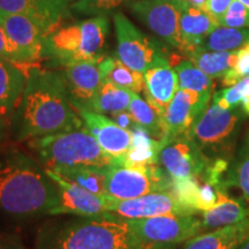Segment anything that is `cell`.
I'll return each mask as SVG.
<instances>
[{"instance_id": "cell-1", "label": "cell", "mask_w": 249, "mask_h": 249, "mask_svg": "<svg viewBox=\"0 0 249 249\" xmlns=\"http://www.w3.org/2000/svg\"><path fill=\"white\" fill-rule=\"evenodd\" d=\"M85 127L71 103L61 74L29 70L23 96L12 118V130L18 141Z\"/></svg>"}, {"instance_id": "cell-2", "label": "cell", "mask_w": 249, "mask_h": 249, "mask_svg": "<svg viewBox=\"0 0 249 249\" xmlns=\"http://www.w3.org/2000/svg\"><path fill=\"white\" fill-rule=\"evenodd\" d=\"M58 204L57 185L30 156L14 150L0 157V210L33 217L49 214Z\"/></svg>"}, {"instance_id": "cell-3", "label": "cell", "mask_w": 249, "mask_h": 249, "mask_svg": "<svg viewBox=\"0 0 249 249\" xmlns=\"http://www.w3.org/2000/svg\"><path fill=\"white\" fill-rule=\"evenodd\" d=\"M37 249H152V244L140 240L126 218L104 213L49 227Z\"/></svg>"}, {"instance_id": "cell-4", "label": "cell", "mask_w": 249, "mask_h": 249, "mask_svg": "<svg viewBox=\"0 0 249 249\" xmlns=\"http://www.w3.org/2000/svg\"><path fill=\"white\" fill-rule=\"evenodd\" d=\"M29 148L48 170L119 164L103 150L86 127L31 139Z\"/></svg>"}, {"instance_id": "cell-5", "label": "cell", "mask_w": 249, "mask_h": 249, "mask_svg": "<svg viewBox=\"0 0 249 249\" xmlns=\"http://www.w3.org/2000/svg\"><path fill=\"white\" fill-rule=\"evenodd\" d=\"M108 35V20L104 15L58 28L44 42V52L60 66L80 61L99 64L105 39Z\"/></svg>"}, {"instance_id": "cell-6", "label": "cell", "mask_w": 249, "mask_h": 249, "mask_svg": "<svg viewBox=\"0 0 249 249\" xmlns=\"http://www.w3.org/2000/svg\"><path fill=\"white\" fill-rule=\"evenodd\" d=\"M246 117L241 107L225 110L211 103L193 124L188 135L211 160H232Z\"/></svg>"}, {"instance_id": "cell-7", "label": "cell", "mask_w": 249, "mask_h": 249, "mask_svg": "<svg viewBox=\"0 0 249 249\" xmlns=\"http://www.w3.org/2000/svg\"><path fill=\"white\" fill-rule=\"evenodd\" d=\"M117 35V57L132 70L144 73L152 67L171 65L166 50L157 40L139 30L123 13L113 15Z\"/></svg>"}, {"instance_id": "cell-8", "label": "cell", "mask_w": 249, "mask_h": 249, "mask_svg": "<svg viewBox=\"0 0 249 249\" xmlns=\"http://www.w3.org/2000/svg\"><path fill=\"white\" fill-rule=\"evenodd\" d=\"M173 180L158 165L124 166L116 164L105 178V194L117 200H130L150 193L172 189Z\"/></svg>"}, {"instance_id": "cell-9", "label": "cell", "mask_w": 249, "mask_h": 249, "mask_svg": "<svg viewBox=\"0 0 249 249\" xmlns=\"http://www.w3.org/2000/svg\"><path fill=\"white\" fill-rule=\"evenodd\" d=\"M126 220L144 244L178 245L202 231V219L195 214H164Z\"/></svg>"}, {"instance_id": "cell-10", "label": "cell", "mask_w": 249, "mask_h": 249, "mask_svg": "<svg viewBox=\"0 0 249 249\" xmlns=\"http://www.w3.org/2000/svg\"><path fill=\"white\" fill-rule=\"evenodd\" d=\"M183 4V0H138L130 4V8L152 33L182 51L179 21Z\"/></svg>"}, {"instance_id": "cell-11", "label": "cell", "mask_w": 249, "mask_h": 249, "mask_svg": "<svg viewBox=\"0 0 249 249\" xmlns=\"http://www.w3.org/2000/svg\"><path fill=\"white\" fill-rule=\"evenodd\" d=\"M213 92H197L179 88L165 110L164 145L182 135H188L193 124L207 108Z\"/></svg>"}, {"instance_id": "cell-12", "label": "cell", "mask_w": 249, "mask_h": 249, "mask_svg": "<svg viewBox=\"0 0 249 249\" xmlns=\"http://www.w3.org/2000/svg\"><path fill=\"white\" fill-rule=\"evenodd\" d=\"M197 211L186 207L172 191L150 193L130 200H117L108 196L107 213L126 219H139L164 214H195Z\"/></svg>"}, {"instance_id": "cell-13", "label": "cell", "mask_w": 249, "mask_h": 249, "mask_svg": "<svg viewBox=\"0 0 249 249\" xmlns=\"http://www.w3.org/2000/svg\"><path fill=\"white\" fill-rule=\"evenodd\" d=\"M160 163L172 179L195 177L201 179L211 160L189 135H182L164 145Z\"/></svg>"}, {"instance_id": "cell-14", "label": "cell", "mask_w": 249, "mask_h": 249, "mask_svg": "<svg viewBox=\"0 0 249 249\" xmlns=\"http://www.w3.org/2000/svg\"><path fill=\"white\" fill-rule=\"evenodd\" d=\"M48 176L55 182L59 192V204L49 214L71 213L83 217L107 213L108 196L96 195L75 183L68 181L53 171L45 169Z\"/></svg>"}, {"instance_id": "cell-15", "label": "cell", "mask_w": 249, "mask_h": 249, "mask_svg": "<svg viewBox=\"0 0 249 249\" xmlns=\"http://www.w3.org/2000/svg\"><path fill=\"white\" fill-rule=\"evenodd\" d=\"M83 120L85 127L92 134L103 150L121 165L124 157L130 149L133 134L121 128L111 118L83 107H73Z\"/></svg>"}, {"instance_id": "cell-16", "label": "cell", "mask_w": 249, "mask_h": 249, "mask_svg": "<svg viewBox=\"0 0 249 249\" xmlns=\"http://www.w3.org/2000/svg\"><path fill=\"white\" fill-rule=\"evenodd\" d=\"M0 23L14 44L27 55L30 64L42 58L46 34L35 20L23 14L0 11Z\"/></svg>"}, {"instance_id": "cell-17", "label": "cell", "mask_w": 249, "mask_h": 249, "mask_svg": "<svg viewBox=\"0 0 249 249\" xmlns=\"http://www.w3.org/2000/svg\"><path fill=\"white\" fill-rule=\"evenodd\" d=\"M61 74L73 107L89 108L102 83L98 64L80 61L65 65Z\"/></svg>"}, {"instance_id": "cell-18", "label": "cell", "mask_w": 249, "mask_h": 249, "mask_svg": "<svg viewBox=\"0 0 249 249\" xmlns=\"http://www.w3.org/2000/svg\"><path fill=\"white\" fill-rule=\"evenodd\" d=\"M144 81L147 102L164 117L165 110L179 89L176 70L171 65L152 67L144 73Z\"/></svg>"}, {"instance_id": "cell-19", "label": "cell", "mask_w": 249, "mask_h": 249, "mask_svg": "<svg viewBox=\"0 0 249 249\" xmlns=\"http://www.w3.org/2000/svg\"><path fill=\"white\" fill-rule=\"evenodd\" d=\"M29 71L23 65L0 58V113L13 118L26 89Z\"/></svg>"}, {"instance_id": "cell-20", "label": "cell", "mask_w": 249, "mask_h": 249, "mask_svg": "<svg viewBox=\"0 0 249 249\" xmlns=\"http://www.w3.org/2000/svg\"><path fill=\"white\" fill-rule=\"evenodd\" d=\"M218 26V21L209 13L185 2L179 21L182 52L187 54L193 50L200 48L207 36Z\"/></svg>"}, {"instance_id": "cell-21", "label": "cell", "mask_w": 249, "mask_h": 249, "mask_svg": "<svg viewBox=\"0 0 249 249\" xmlns=\"http://www.w3.org/2000/svg\"><path fill=\"white\" fill-rule=\"evenodd\" d=\"M216 188L218 200L210 210L203 211L202 216V231L219 229V227L233 225L249 218V207L244 201L229 196L227 188L218 185Z\"/></svg>"}, {"instance_id": "cell-22", "label": "cell", "mask_w": 249, "mask_h": 249, "mask_svg": "<svg viewBox=\"0 0 249 249\" xmlns=\"http://www.w3.org/2000/svg\"><path fill=\"white\" fill-rule=\"evenodd\" d=\"M249 235V218L233 224L197 234L186 241L182 249H236Z\"/></svg>"}, {"instance_id": "cell-23", "label": "cell", "mask_w": 249, "mask_h": 249, "mask_svg": "<svg viewBox=\"0 0 249 249\" xmlns=\"http://www.w3.org/2000/svg\"><path fill=\"white\" fill-rule=\"evenodd\" d=\"M102 81L140 93L145 90L144 75L124 65L118 57L103 58L98 64Z\"/></svg>"}, {"instance_id": "cell-24", "label": "cell", "mask_w": 249, "mask_h": 249, "mask_svg": "<svg viewBox=\"0 0 249 249\" xmlns=\"http://www.w3.org/2000/svg\"><path fill=\"white\" fill-rule=\"evenodd\" d=\"M133 141L130 149L124 157L121 165L124 166H149L160 163V155L164 143L151 138L139 126L133 130Z\"/></svg>"}, {"instance_id": "cell-25", "label": "cell", "mask_w": 249, "mask_h": 249, "mask_svg": "<svg viewBox=\"0 0 249 249\" xmlns=\"http://www.w3.org/2000/svg\"><path fill=\"white\" fill-rule=\"evenodd\" d=\"M188 60L196 65L200 70L211 77H223L231 68L234 67L238 50L236 51H208L197 48L187 53Z\"/></svg>"}, {"instance_id": "cell-26", "label": "cell", "mask_w": 249, "mask_h": 249, "mask_svg": "<svg viewBox=\"0 0 249 249\" xmlns=\"http://www.w3.org/2000/svg\"><path fill=\"white\" fill-rule=\"evenodd\" d=\"M111 166L112 165L110 166L65 167V169L54 170L53 172L93 194L107 196L105 194V178Z\"/></svg>"}, {"instance_id": "cell-27", "label": "cell", "mask_w": 249, "mask_h": 249, "mask_svg": "<svg viewBox=\"0 0 249 249\" xmlns=\"http://www.w3.org/2000/svg\"><path fill=\"white\" fill-rule=\"evenodd\" d=\"M132 96L133 91L130 90L119 88L110 82L102 81L89 108L101 114L128 111Z\"/></svg>"}, {"instance_id": "cell-28", "label": "cell", "mask_w": 249, "mask_h": 249, "mask_svg": "<svg viewBox=\"0 0 249 249\" xmlns=\"http://www.w3.org/2000/svg\"><path fill=\"white\" fill-rule=\"evenodd\" d=\"M128 112L136 124H140L151 138L161 142L164 141L165 129L163 117L147 101L140 97L139 93L133 92Z\"/></svg>"}, {"instance_id": "cell-29", "label": "cell", "mask_w": 249, "mask_h": 249, "mask_svg": "<svg viewBox=\"0 0 249 249\" xmlns=\"http://www.w3.org/2000/svg\"><path fill=\"white\" fill-rule=\"evenodd\" d=\"M249 42V28L218 26L203 40L200 48L208 51H236Z\"/></svg>"}, {"instance_id": "cell-30", "label": "cell", "mask_w": 249, "mask_h": 249, "mask_svg": "<svg viewBox=\"0 0 249 249\" xmlns=\"http://www.w3.org/2000/svg\"><path fill=\"white\" fill-rule=\"evenodd\" d=\"M219 185H223L225 188L236 187L242 192L245 198L249 202V144H245L232 160L230 161V166L227 169L223 181Z\"/></svg>"}, {"instance_id": "cell-31", "label": "cell", "mask_w": 249, "mask_h": 249, "mask_svg": "<svg viewBox=\"0 0 249 249\" xmlns=\"http://www.w3.org/2000/svg\"><path fill=\"white\" fill-rule=\"evenodd\" d=\"M179 81V88L188 89L197 92H213V77L205 74L191 60H181L174 65Z\"/></svg>"}, {"instance_id": "cell-32", "label": "cell", "mask_w": 249, "mask_h": 249, "mask_svg": "<svg viewBox=\"0 0 249 249\" xmlns=\"http://www.w3.org/2000/svg\"><path fill=\"white\" fill-rule=\"evenodd\" d=\"M0 11L11 14H23L31 18L43 28L46 37L58 29L51 18L40 8L37 0H0Z\"/></svg>"}, {"instance_id": "cell-33", "label": "cell", "mask_w": 249, "mask_h": 249, "mask_svg": "<svg viewBox=\"0 0 249 249\" xmlns=\"http://www.w3.org/2000/svg\"><path fill=\"white\" fill-rule=\"evenodd\" d=\"M172 193L186 207L197 210L198 194H200V182L198 178L195 177H188V178L172 179Z\"/></svg>"}, {"instance_id": "cell-34", "label": "cell", "mask_w": 249, "mask_h": 249, "mask_svg": "<svg viewBox=\"0 0 249 249\" xmlns=\"http://www.w3.org/2000/svg\"><path fill=\"white\" fill-rule=\"evenodd\" d=\"M129 0H77L70 9L82 15H104Z\"/></svg>"}, {"instance_id": "cell-35", "label": "cell", "mask_w": 249, "mask_h": 249, "mask_svg": "<svg viewBox=\"0 0 249 249\" xmlns=\"http://www.w3.org/2000/svg\"><path fill=\"white\" fill-rule=\"evenodd\" d=\"M246 76H249V42L238 50L234 67L222 77V83L225 87H232Z\"/></svg>"}, {"instance_id": "cell-36", "label": "cell", "mask_w": 249, "mask_h": 249, "mask_svg": "<svg viewBox=\"0 0 249 249\" xmlns=\"http://www.w3.org/2000/svg\"><path fill=\"white\" fill-rule=\"evenodd\" d=\"M219 26L249 28V9L239 0H233L226 13L220 18Z\"/></svg>"}, {"instance_id": "cell-37", "label": "cell", "mask_w": 249, "mask_h": 249, "mask_svg": "<svg viewBox=\"0 0 249 249\" xmlns=\"http://www.w3.org/2000/svg\"><path fill=\"white\" fill-rule=\"evenodd\" d=\"M0 58L23 66L30 64L27 55L9 38L1 23H0Z\"/></svg>"}, {"instance_id": "cell-38", "label": "cell", "mask_w": 249, "mask_h": 249, "mask_svg": "<svg viewBox=\"0 0 249 249\" xmlns=\"http://www.w3.org/2000/svg\"><path fill=\"white\" fill-rule=\"evenodd\" d=\"M211 99H213V103L222 108H225V110L240 107L242 101L240 86H239V83H235L232 87H226L225 89L213 93Z\"/></svg>"}, {"instance_id": "cell-39", "label": "cell", "mask_w": 249, "mask_h": 249, "mask_svg": "<svg viewBox=\"0 0 249 249\" xmlns=\"http://www.w3.org/2000/svg\"><path fill=\"white\" fill-rule=\"evenodd\" d=\"M218 195L216 188L209 182H204L200 187V194H198V202H197V210L198 211H207L210 210L211 208L214 207L217 203Z\"/></svg>"}, {"instance_id": "cell-40", "label": "cell", "mask_w": 249, "mask_h": 249, "mask_svg": "<svg viewBox=\"0 0 249 249\" xmlns=\"http://www.w3.org/2000/svg\"><path fill=\"white\" fill-rule=\"evenodd\" d=\"M233 0H208L207 4V13H209L214 20L219 23L220 18L226 13L227 8L232 4Z\"/></svg>"}, {"instance_id": "cell-41", "label": "cell", "mask_w": 249, "mask_h": 249, "mask_svg": "<svg viewBox=\"0 0 249 249\" xmlns=\"http://www.w3.org/2000/svg\"><path fill=\"white\" fill-rule=\"evenodd\" d=\"M111 119L114 121L117 124H119L121 128L129 130L130 133L133 130H135L140 124H136V121L133 119V117L130 116L128 111H121V112H116V113H111Z\"/></svg>"}, {"instance_id": "cell-42", "label": "cell", "mask_w": 249, "mask_h": 249, "mask_svg": "<svg viewBox=\"0 0 249 249\" xmlns=\"http://www.w3.org/2000/svg\"><path fill=\"white\" fill-rule=\"evenodd\" d=\"M0 249H27L17 235L0 232Z\"/></svg>"}, {"instance_id": "cell-43", "label": "cell", "mask_w": 249, "mask_h": 249, "mask_svg": "<svg viewBox=\"0 0 249 249\" xmlns=\"http://www.w3.org/2000/svg\"><path fill=\"white\" fill-rule=\"evenodd\" d=\"M77 0H53V7H52V13H53V18L55 23H60V20L66 14V12L70 9L71 5Z\"/></svg>"}, {"instance_id": "cell-44", "label": "cell", "mask_w": 249, "mask_h": 249, "mask_svg": "<svg viewBox=\"0 0 249 249\" xmlns=\"http://www.w3.org/2000/svg\"><path fill=\"white\" fill-rule=\"evenodd\" d=\"M12 132V119L0 113V148L8 141Z\"/></svg>"}, {"instance_id": "cell-45", "label": "cell", "mask_w": 249, "mask_h": 249, "mask_svg": "<svg viewBox=\"0 0 249 249\" xmlns=\"http://www.w3.org/2000/svg\"><path fill=\"white\" fill-rule=\"evenodd\" d=\"M239 86L241 89L242 101H241V108L244 110L246 116H249V76H246L244 79L239 81Z\"/></svg>"}, {"instance_id": "cell-46", "label": "cell", "mask_w": 249, "mask_h": 249, "mask_svg": "<svg viewBox=\"0 0 249 249\" xmlns=\"http://www.w3.org/2000/svg\"><path fill=\"white\" fill-rule=\"evenodd\" d=\"M37 2H38L40 8L43 9V11L45 12V14L48 15V17L51 18V21L53 22L55 26L58 27V24L55 23L54 18H53V13H52V7H53V0H37Z\"/></svg>"}, {"instance_id": "cell-47", "label": "cell", "mask_w": 249, "mask_h": 249, "mask_svg": "<svg viewBox=\"0 0 249 249\" xmlns=\"http://www.w3.org/2000/svg\"><path fill=\"white\" fill-rule=\"evenodd\" d=\"M183 1L187 2L188 5L193 6V7L203 9V11H207V4L208 0H183Z\"/></svg>"}, {"instance_id": "cell-48", "label": "cell", "mask_w": 249, "mask_h": 249, "mask_svg": "<svg viewBox=\"0 0 249 249\" xmlns=\"http://www.w3.org/2000/svg\"><path fill=\"white\" fill-rule=\"evenodd\" d=\"M236 249H249V235L241 242L240 245H239V247Z\"/></svg>"}, {"instance_id": "cell-49", "label": "cell", "mask_w": 249, "mask_h": 249, "mask_svg": "<svg viewBox=\"0 0 249 249\" xmlns=\"http://www.w3.org/2000/svg\"><path fill=\"white\" fill-rule=\"evenodd\" d=\"M239 1H241L242 4H244L246 7H247L249 9V0H239Z\"/></svg>"}, {"instance_id": "cell-50", "label": "cell", "mask_w": 249, "mask_h": 249, "mask_svg": "<svg viewBox=\"0 0 249 249\" xmlns=\"http://www.w3.org/2000/svg\"><path fill=\"white\" fill-rule=\"evenodd\" d=\"M248 144H249V136H248Z\"/></svg>"}]
</instances>
